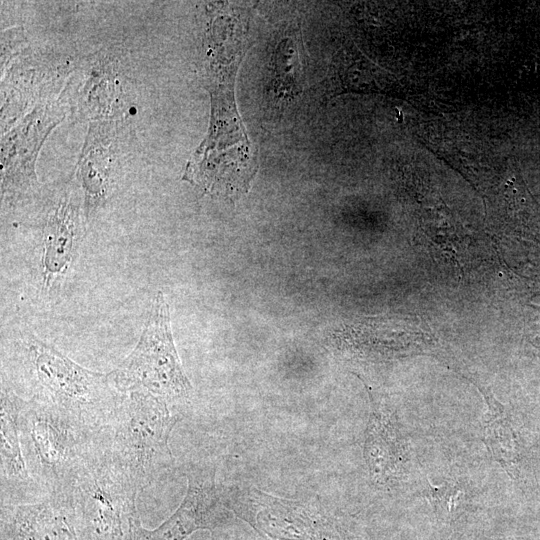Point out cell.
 Listing matches in <instances>:
<instances>
[{"instance_id":"52a82bcc","label":"cell","mask_w":540,"mask_h":540,"mask_svg":"<svg viewBox=\"0 0 540 540\" xmlns=\"http://www.w3.org/2000/svg\"><path fill=\"white\" fill-rule=\"evenodd\" d=\"M227 509L275 540H344L335 522L314 502L274 497L256 488L220 489Z\"/></svg>"},{"instance_id":"3957f363","label":"cell","mask_w":540,"mask_h":540,"mask_svg":"<svg viewBox=\"0 0 540 540\" xmlns=\"http://www.w3.org/2000/svg\"><path fill=\"white\" fill-rule=\"evenodd\" d=\"M18 424L28 473L43 497L71 495L81 471L101 448L100 430L22 397Z\"/></svg>"},{"instance_id":"30bf717a","label":"cell","mask_w":540,"mask_h":540,"mask_svg":"<svg viewBox=\"0 0 540 540\" xmlns=\"http://www.w3.org/2000/svg\"><path fill=\"white\" fill-rule=\"evenodd\" d=\"M20 401L21 397L1 378V505L28 504L45 499L30 477L23 456L18 424Z\"/></svg>"},{"instance_id":"9a60e30c","label":"cell","mask_w":540,"mask_h":540,"mask_svg":"<svg viewBox=\"0 0 540 540\" xmlns=\"http://www.w3.org/2000/svg\"><path fill=\"white\" fill-rule=\"evenodd\" d=\"M429 496L437 512L451 517L461 504L464 492L460 486L446 482L440 485L431 484Z\"/></svg>"},{"instance_id":"8fae6325","label":"cell","mask_w":540,"mask_h":540,"mask_svg":"<svg viewBox=\"0 0 540 540\" xmlns=\"http://www.w3.org/2000/svg\"><path fill=\"white\" fill-rule=\"evenodd\" d=\"M0 509L1 540H80L72 494Z\"/></svg>"},{"instance_id":"8992f818","label":"cell","mask_w":540,"mask_h":540,"mask_svg":"<svg viewBox=\"0 0 540 540\" xmlns=\"http://www.w3.org/2000/svg\"><path fill=\"white\" fill-rule=\"evenodd\" d=\"M132 478L100 448L81 471L72 499L80 540H132L140 519Z\"/></svg>"},{"instance_id":"7c38bea8","label":"cell","mask_w":540,"mask_h":540,"mask_svg":"<svg viewBox=\"0 0 540 540\" xmlns=\"http://www.w3.org/2000/svg\"><path fill=\"white\" fill-rule=\"evenodd\" d=\"M364 457L374 482L385 484L396 478L403 463V446L396 416L373 403L367 424Z\"/></svg>"},{"instance_id":"6da1fadb","label":"cell","mask_w":540,"mask_h":540,"mask_svg":"<svg viewBox=\"0 0 540 540\" xmlns=\"http://www.w3.org/2000/svg\"><path fill=\"white\" fill-rule=\"evenodd\" d=\"M211 74L218 83L212 91L213 113L204 157L188 166V181L206 193L227 199L245 194L257 172V158L240 119L233 94L235 74L247 50L246 32L229 30L214 34Z\"/></svg>"},{"instance_id":"2e32d148","label":"cell","mask_w":540,"mask_h":540,"mask_svg":"<svg viewBox=\"0 0 540 540\" xmlns=\"http://www.w3.org/2000/svg\"><path fill=\"white\" fill-rule=\"evenodd\" d=\"M533 306L540 311V306H538V305H533Z\"/></svg>"},{"instance_id":"9c48e42d","label":"cell","mask_w":540,"mask_h":540,"mask_svg":"<svg viewBox=\"0 0 540 540\" xmlns=\"http://www.w3.org/2000/svg\"><path fill=\"white\" fill-rule=\"evenodd\" d=\"M84 236L79 208L64 196L43 225L40 241L39 272L47 293L60 290L75 262Z\"/></svg>"},{"instance_id":"5bb4252c","label":"cell","mask_w":540,"mask_h":540,"mask_svg":"<svg viewBox=\"0 0 540 540\" xmlns=\"http://www.w3.org/2000/svg\"><path fill=\"white\" fill-rule=\"evenodd\" d=\"M300 48V37L296 29L288 31L276 48L274 91L282 97L293 96L301 90Z\"/></svg>"},{"instance_id":"5b68a950","label":"cell","mask_w":540,"mask_h":540,"mask_svg":"<svg viewBox=\"0 0 540 540\" xmlns=\"http://www.w3.org/2000/svg\"><path fill=\"white\" fill-rule=\"evenodd\" d=\"M109 375L119 392L146 391L183 415L192 386L176 351L163 292L155 295L136 346Z\"/></svg>"},{"instance_id":"277c9868","label":"cell","mask_w":540,"mask_h":540,"mask_svg":"<svg viewBox=\"0 0 540 540\" xmlns=\"http://www.w3.org/2000/svg\"><path fill=\"white\" fill-rule=\"evenodd\" d=\"M181 418L146 391L123 393L99 431L101 448L142 491L173 469L169 437Z\"/></svg>"},{"instance_id":"4fadbf2b","label":"cell","mask_w":540,"mask_h":540,"mask_svg":"<svg viewBox=\"0 0 540 540\" xmlns=\"http://www.w3.org/2000/svg\"><path fill=\"white\" fill-rule=\"evenodd\" d=\"M488 405L483 422L486 446L493 459L507 471L518 462L519 445L509 415L504 407L486 390L479 387Z\"/></svg>"},{"instance_id":"7a4b0ae2","label":"cell","mask_w":540,"mask_h":540,"mask_svg":"<svg viewBox=\"0 0 540 540\" xmlns=\"http://www.w3.org/2000/svg\"><path fill=\"white\" fill-rule=\"evenodd\" d=\"M11 376L1 374L21 396L67 413L100 430L119 405L123 393L110 375L84 368L53 345L27 334L10 346L5 359Z\"/></svg>"},{"instance_id":"ba28073f","label":"cell","mask_w":540,"mask_h":540,"mask_svg":"<svg viewBox=\"0 0 540 540\" xmlns=\"http://www.w3.org/2000/svg\"><path fill=\"white\" fill-rule=\"evenodd\" d=\"M188 486L175 512L156 529L147 530L139 519L132 540H185L197 530H213L226 519V507L215 480V469L204 463L184 470Z\"/></svg>"}]
</instances>
